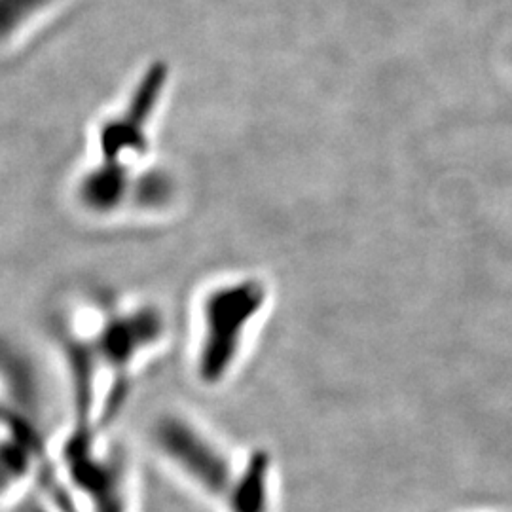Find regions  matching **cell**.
<instances>
[{
	"mask_svg": "<svg viewBox=\"0 0 512 512\" xmlns=\"http://www.w3.org/2000/svg\"><path fill=\"white\" fill-rule=\"evenodd\" d=\"M264 306L256 283H239L209 296L203 304V329L196 353V378L205 387L224 384L238 365L243 340Z\"/></svg>",
	"mask_w": 512,
	"mask_h": 512,
	"instance_id": "2",
	"label": "cell"
},
{
	"mask_svg": "<svg viewBox=\"0 0 512 512\" xmlns=\"http://www.w3.org/2000/svg\"><path fill=\"white\" fill-rule=\"evenodd\" d=\"M150 442L169 469L222 505L238 463L205 427L183 412H164L150 427Z\"/></svg>",
	"mask_w": 512,
	"mask_h": 512,
	"instance_id": "1",
	"label": "cell"
},
{
	"mask_svg": "<svg viewBox=\"0 0 512 512\" xmlns=\"http://www.w3.org/2000/svg\"><path fill=\"white\" fill-rule=\"evenodd\" d=\"M44 2L48 0H0V35L8 33Z\"/></svg>",
	"mask_w": 512,
	"mask_h": 512,
	"instance_id": "4",
	"label": "cell"
},
{
	"mask_svg": "<svg viewBox=\"0 0 512 512\" xmlns=\"http://www.w3.org/2000/svg\"><path fill=\"white\" fill-rule=\"evenodd\" d=\"M272 503L274 459L268 450H253L238 463L222 509L226 512H272Z\"/></svg>",
	"mask_w": 512,
	"mask_h": 512,
	"instance_id": "3",
	"label": "cell"
},
{
	"mask_svg": "<svg viewBox=\"0 0 512 512\" xmlns=\"http://www.w3.org/2000/svg\"><path fill=\"white\" fill-rule=\"evenodd\" d=\"M16 512H57V509H55L48 497H35V495H31V497H27V501H23L19 505Z\"/></svg>",
	"mask_w": 512,
	"mask_h": 512,
	"instance_id": "5",
	"label": "cell"
}]
</instances>
